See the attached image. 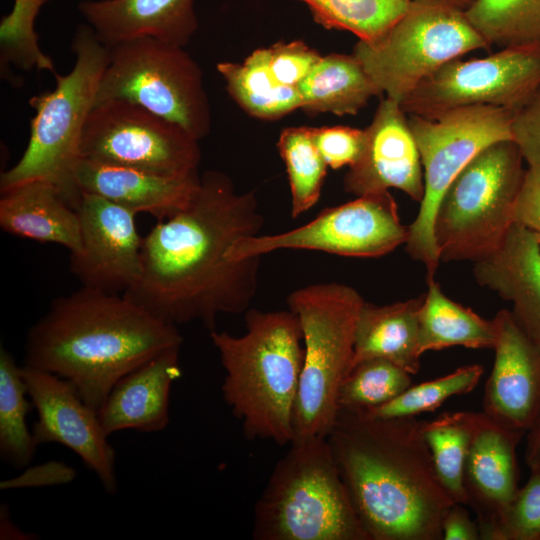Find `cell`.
Returning <instances> with one entry per match:
<instances>
[{
	"label": "cell",
	"instance_id": "43",
	"mask_svg": "<svg viewBox=\"0 0 540 540\" xmlns=\"http://www.w3.org/2000/svg\"><path fill=\"white\" fill-rule=\"evenodd\" d=\"M464 504L453 503L442 521L443 540H480L476 521L471 520Z\"/></svg>",
	"mask_w": 540,
	"mask_h": 540
},
{
	"label": "cell",
	"instance_id": "3",
	"mask_svg": "<svg viewBox=\"0 0 540 540\" xmlns=\"http://www.w3.org/2000/svg\"><path fill=\"white\" fill-rule=\"evenodd\" d=\"M183 342L164 323L123 295L82 287L53 300L30 327L25 364L69 381L99 411L118 380Z\"/></svg>",
	"mask_w": 540,
	"mask_h": 540
},
{
	"label": "cell",
	"instance_id": "17",
	"mask_svg": "<svg viewBox=\"0 0 540 540\" xmlns=\"http://www.w3.org/2000/svg\"><path fill=\"white\" fill-rule=\"evenodd\" d=\"M364 130V150L349 167L343 179L344 190L359 197L396 188L421 202L423 167L409 118L401 104L385 97Z\"/></svg>",
	"mask_w": 540,
	"mask_h": 540
},
{
	"label": "cell",
	"instance_id": "44",
	"mask_svg": "<svg viewBox=\"0 0 540 540\" xmlns=\"http://www.w3.org/2000/svg\"><path fill=\"white\" fill-rule=\"evenodd\" d=\"M525 459L531 473L540 475V416L528 430Z\"/></svg>",
	"mask_w": 540,
	"mask_h": 540
},
{
	"label": "cell",
	"instance_id": "23",
	"mask_svg": "<svg viewBox=\"0 0 540 540\" xmlns=\"http://www.w3.org/2000/svg\"><path fill=\"white\" fill-rule=\"evenodd\" d=\"M194 0H99L78 5L97 38L107 47L152 37L184 47L198 28Z\"/></svg>",
	"mask_w": 540,
	"mask_h": 540
},
{
	"label": "cell",
	"instance_id": "8",
	"mask_svg": "<svg viewBox=\"0 0 540 540\" xmlns=\"http://www.w3.org/2000/svg\"><path fill=\"white\" fill-rule=\"evenodd\" d=\"M524 161L513 140L480 151L443 194L434 218L440 261L471 260L492 253L512 224Z\"/></svg>",
	"mask_w": 540,
	"mask_h": 540
},
{
	"label": "cell",
	"instance_id": "13",
	"mask_svg": "<svg viewBox=\"0 0 540 540\" xmlns=\"http://www.w3.org/2000/svg\"><path fill=\"white\" fill-rule=\"evenodd\" d=\"M540 86V43L504 47L487 57L454 59L400 103L407 115L432 117L467 106L515 111Z\"/></svg>",
	"mask_w": 540,
	"mask_h": 540
},
{
	"label": "cell",
	"instance_id": "24",
	"mask_svg": "<svg viewBox=\"0 0 540 540\" xmlns=\"http://www.w3.org/2000/svg\"><path fill=\"white\" fill-rule=\"evenodd\" d=\"M0 226L12 235L80 251L77 210L55 184L32 180L1 192Z\"/></svg>",
	"mask_w": 540,
	"mask_h": 540
},
{
	"label": "cell",
	"instance_id": "7",
	"mask_svg": "<svg viewBox=\"0 0 540 540\" xmlns=\"http://www.w3.org/2000/svg\"><path fill=\"white\" fill-rule=\"evenodd\" d=\"M364 302L354 288L335 282L308 285L287 297L304 343L293 439L327 437L331 431L338 414V390L351 368Z\"/></svg>",
	"mask_w": 540,
	"mask_h": 540
},
{
	"label": "cell",
	"instance_id": "22",
	"mask_svg": "<svg viewBox=\"0 0 540 540\" xmlns=\"http://www.w3.org/2000/svg\"><path fill=\"white\" fill-rule=\"evenodd\" d=\"M180 347L167 349L124 375L98 411L104 432H159L169 423V395L181 376Z\"/></svg>",
	"mask_w": 540,
	"mask_h": 540
},
{
	"label": "cell",
	"instance_id": "36",
	"mask_svg": "<svg viewBox=\"0 0 540 540\" xmlns=\"http://www.w3.org/2000/svg\"><path fill=\"white\" fill-rule=\"evenodd\" d=\"M48 0H14L11 12L0 24L1 70L10 64L23 71L33 68L56 73L53 61L39 47L34 29L36 16Z\"/></svg>",
	"mask_w": 540,
	"mask_h": 540
},
{
	"label": "cell",
	"instance_id": "42",
	"mask_svg": "<svg viewBox=\"0 0 540 540\" xmlns=\"http://www.w3.org/2000/svg\"><path fill=\"white\" fill-rule=\"evenodd\" d=\"M76 471L59 461H50L25 470L21 475L1 481L0 489L32 488L65 484L74 480Z\"/></svg>",
	"mask_w": 540,
	"mask_h": 540
},
{
	"label": "cell",
	"instance_id": "35",
	"mask_svg": "<svg viewBox=\"0 0 540 540\" xmlns=\"http://www.w3.org/2000/svg\"><path fill=\"white\" fill-rule=\"evenodd\" d=\"M484 373L483 366H463L443 377L409 386L391 401L367 412L373 418L412 417L436 410L449 398L470 393Z\"/></svg>",
	"mask_w": 540,
	"mask_h": 540
},
{
	"label": "cell",
	"instance_id": "16",
	"mask_svg": "<svg viewBox=\"0 0 540 540\" xmlns=\"http://www.w3.org/2000/svg\"><path fill=\"white\" fill-rule=\"evenodd\" d=\"M75 209L80 219L81 248L70 254V271L82 287L125 293L141 273L143 237L137 231V214L82 191Z\"/></svg>",
	"mask_w": 540,
	"mask_h": 540
},
{
	"label": "cell",
	"instance_id": "39",
	"mask_svg": "<svg viewBox=\"0 0 540 540\" xmlns=\"http://www.w3.org/2000/svg\"><path fill=\"white\" fill-rule=\"evenodd\" d=\"M315 144L332 169L353 166L361 157L365 146V130L348 126L312 128Z\"/></svg>",
	"mask_w": 540,
	"mask_h": 540
},
{
	"label": "cell",
	"instance_id": "6",
	"mask_svg": "<svg viewBox=\"0 0 540 540\" xmlns=\"http://www.w3.org/2000/svg\"><path fill=\"white\" fill-rule=\"evenodd\" d=\"M72 50L75 63L71 71L55 73V89L30 99L35 115L28 145L19 161L2 172L1 192L28 181L46 180L59 187L75 208L80 191L73 172L80 159L83 130L109 61V48L84 25L75 33Z\"/></svg>",
	"mask_w": 540,
	"mask_h": 540
},
{
	"label": "cell",
	"instance_id": "15",
	"mask_svg": "<svg viewBox=\"0 0 540 540\" xmlns=\"http://www.w3.org/2000/svg\"><path fill=\"white\" fill-rule=\"evenodd\" d=\"M21 373L38 414L32 429L36 443H59L69 448L96 474L104 490L115 494L116 454L98 411L81 398L69 381L53 373L27 364L21 366Z\"/></svg>",
	"mask_w": 540,
	"mask_h": 540
},
{
	"label": "cell",
	"instance_id": "33",
	"mask_svg": "<svg viewBox=\"0 0 540 540\" xmlns=\"http://www.w3.org/2000/svg\"><path fill=\"white\" fill-rule=\"evenodd\" d=\"M326 29L351 32L373 42L405 13L412 0H297Z\"/></svg>",
	"mask_w": 540,
	"mask_h": 540
},
{
	"label": "cell",
	"instance_id": "25",
	"mask_svg": "<svg viewBox=\"0 0 540 540\" xmlns=\"http://www.w3.org/2000/svg\"><path fill=\"white\" fill-rule=\"evenodd\" d=\"M423 301L424 295L384 306L364 302L356 325L351 368L366 359L383 358L416 374L420 369L419 312Z\"/></svg>",
	"mask_w": 540,
	"mask_h": 540
},
{
	"label": "cell",
	"instance_id": "21",
	"mask_svg": "<svg viewBox=\"0 0 540 540\" xmlns=\"http://www.w3.org/2000/svg\"><path fill=\"white\" fill-rule=\"evenodd\" d=\"M474 263L476 281L512 302L515 321L540 348V236L512 223L501 244Z\"/></svg>",
	"mask_w": 540,
	"mask_h": 540
},
{
	"label": "cell",
	"instance_id": "19",
	"mask_svg": "<svg viewBox=\"0 0 540 540\" xmlns=\"http://www.w3.org/2000/svg\"><path fill=\"white\" fill-rule=\"evenodd\" d=\"M495 359L486 382L483 412L511 429L528 432L540 416V348L511 311L496 316Z\"/></svg>",
	"mask_w": 540,
	"mask_h": 540
},
{
	"label": "cell",
	"instance_id": "38",
	"mask_svg": "<svg viewBox=\"0 0 540 540\" xmlns=\"http://www.w3.org/2000/svg\"><path fill=\"white\" fill-rule=\"evenodd\" d=\"M269 67L278 82L298 87L322 56L301 40L277 42L268 47Z\"/></svg>",
	"mask_w": 540,
	"mask_h": 540
},
{
	"label": "cell",
	"instance_id": "29",
	"mask_svg": "<svg viewBox=\"0 0 540 540\" xmlns=\"http://www.w3.org/2000/svg\"><path fill=\"white\" fill-rule=\"evenodd\" d=\"M33 403L28 395L21 366L5 348L0 350V456L20 469L28 466L36 452L26 416Z\"/></svg>",
	"mask_w": 540,
	"mask_h": 540
},
{
	"label": "cell",
	"instance_id": "41",
	"mask_svg": "<svg viewBox=\"0 0 540 540\" xmlns=\"http://www.w3.org/2000/svg\"><path fill=\"white\" fill-rule=\"evenodd\" d=\"M512 223L540 236V166H528L512 209Z\"/></svg>",
	"mask_w": 540,
	"mask_h": 540
},
{
	"label": "cell",
	"instance_id": "4",
	"mask_svg": "<svg viewBox=\"0 0 540 540\" xmlns=\"http://www.w3.org/2000/svg\"><path fill=\"white\" fill-rule=\"evenodd\" d=\"M246 333L213 330L210 337L225 370V403L251 440L290 444L304 360L302 331L291 310L245 312Z\"/></svg>",
	"mask_w": 540,
	"mask_h": 540
},
{
	"label": "cell",
	"instance_id": "12",
	"mask_svg": "<svg viewBox=\"0 0 540 540\" xmlns=\"http://www.w3.org/2000/svg\"><path fill=\"white\" fill-rule=\"evenodd\" d=\"M80 158L162 175L198 171L199 140L179 125L137 104H95L86 121Z\"/></svg>",
	"mask_w": 540,
	"mask_h": 540
},
{
	"label": "cell",
	"instance_id": "10",
	"mask_svg": "<svg viewBox=\"0 0 540 540\" xmlns=\"http://www.w3.org/2000/svg\"><path fill=\"white\" fill-rule=\"evenodd\" d=\"M109 48L96 103L125 100L186 130L197 140L211 130V112L199 65L183 49L152 37Z\"/></svg>",
	"mask_w": 540,
	"mask_h": 540
},
{
	"label": "cell",
	"instance_id": "9",
	"mask_svg": "<svg viewBox=\"0 0 540 540\" xmlns=\"http://www.w3.org/2000/svg\"><path fill=\"white\" fill-rule=\"evenodd\" d=\"M490 47L463 10L436 0H412L380 38L359 40L353 55L380 93L401 103L444 64Z\"/></svg>",
	"mask_w": 540,
	"mask_h": 540
},
{
	"label": "cell",
	"instance_id": "28",
	"mask_svg": "<svg viewBox=\"0 0 540 540\" xmlns=\"http://www.w3.org/2000/svg\"><path fill=\"white\" fill-rule=\"evenodd\" d=\"M228 94L248 115L277 120L302 108L298 87L283 85L269 67L267 48L254 50L243 62L217 64Z\"/></svg>",
	"mask_w": 540,
	"mask_h": 540
},
{
	"label": "cell",
	"instance_id": "37",
	"mask_svg": "<svg viewBox=\"0 0 540 540\" xmlns=\"http://www.w3.org/2000/svg\"><path fill=\"white\" fill-rule=\"evenodd\" d=\"M492 540H540V475L519 488Z\"/></svg>",
	"mask_w": 540,
	"mask_h": 540
},
{
	"label": "cell",
	"instance_id": "5",
	"mask_svg": "<svg viewBox=\"0 0 540 540\" xmlns=\"http://www.w3.org/2000/svg\"><path fill=\"white\" fill-rule=\"evenodd\" d=\"M255 540H368L327 437L293 439L254 506Z\"/></svg>",
	"mask_w": 540,
	"mask_h": 540
},
{
	"label": "cell",
	"instance_id": "30",
	"mask_svg": "<svg viewBox=\"0 0 540 540\" xmlns=\"http://www.w3.org/2000/svg\"><path fill=\"white\" fill-rule=\"evenodd\" d=\"M473 430V412H444L423 421L422 432L437 475L455 503L467 505L464 469Z\"/></svg>",
	"mask_w": 540,
	"mask_h": 540
},
{
	"label": "cell",
	"instance_id": "11",
	"mask_svg": "<svg viewBox=\"0 0 540 540\" xmlns=\"http://www.w3.org/2000/svg\"><path fill=\"white\" fill-rule=\"evenodd\" d=\"M514 111L494 106H467L432 117L408 115L424 175V195L408 226L406 252L424 264L433 278L440 258L434 239V218L440 200L461 170L484 148L513 140Z\"/></svg>",
	"mask_w": 540,
	"mask_h": 540
},
{
	"label": "cell",
	"instance_id": "34",
	"mask_svg": "<svg viewBox=\"0 0 540 540\" xmlns=\"http://www.w3.org/2000/svg\"><path fill=\"white\" fill-rule=\"evenodd\" d=\"M411 385V374L387 359L360 361L340 384L338 411L367 412L391 401Z\"/></svg>",
	"mask_w": 540,
	"mask_h": 540
},
{
	"label": "cell",
	"instance_id": "40",
	"mask_svg": "<svg viewBox=\"0 0 540 540\" xmlns=\"http://www.w3.org/2000/svg\"><path fill=\"white\" fill-rule=\"evenodd\" d=\"M511 130L528 166H540V86L514 111Z\"/></svg>",
	"mask_w": 540,
	"mask_h": 540
},
{
	"label": "cell",
	"instance_id": "45",
	"mask_svg": "<svg viewBox=\"0 0 540 540\" xmlns=\"http://www.w3.org/2000/svg\"><path fill=\"white\" fill-rule=\"evenodd\" d=\"M0 538L6 539H35L21 531L12 521L9 509L5 504L0 507Z\"/></svg>",
	"mask_w": 540,
	"mask_h": 540
},
{
	"label": "cell",
	"instance_id": "26",
	"mask_svg": "<svg viewBox=\"0 0 540 540\" xmlns=\"http://www.w3.org/2000/svg\"><path fill=\"white\" fill-rule=\"evenodd\" d=\"M308 114L356 115L379 89L352 54H328L298 86Z\"/></svg>",
	"mask_w": 540,
	"mask_h": 540
},
{
	"label": "cell",
	"instance_id": "20",
	"mask_svg": "<svg viewBox=\"0 0 540 540\" xmlns=\"http://www.w3.org/2000/svg\"><path fill=\"white\" fill-rule=\"evenodd\" d=\"M73 180L79 191L99 195L136 214L145 212L163 221L188 206L199 187L200 175L198 171L162 175L80 158Z\"/></svg>",
	"mask_w": 540,
	"mask_h": 540
},
{
	"label": "cell",
	"instance_id": "1",
	"mask_svg": "<svg viewBox=\"0 0 540 540\" xmlns=\"http://www.w3.org/2000/svg\"><path fill=\"white\" fill-rule=\"evenodd\" d=\"M263 224L255 190L204 172L188 206L143 237L141 273L124 296L164 323L216 330L220 314L245 313L256 295L261 256L236 260L231 248Z\"/></svg>",
	"mask_w": 540,
	"mask_h": 540
},
{
	"label": "cell",
	"instance_id": "32",
	"mask_svg": "<svg viewBox=\"0 0 540 540\" xmlns=\"http://www.w3.org/2000/svg\"><path fill=\"white\" fill-rule=\"evenodd\" d=\"M277 148L288 175L291 216L297 218L318 202L328 165L315 144L312 127L283 129Z\"/></svg>",
	"mask_w": 540,
	"mask_h": 540
},
{
	"label": "cell",
	"instance_id": "31",
	"mask_svg": "<svg viewBox=\"0 0 540 540\" xmlns=\"http://www.w3.org/2000/svg\"><path fill=\"white\" fill-rule=\"evenodd\" d=\"M464 13L490 46L540 43V0H475Z\"/></svg>",
	"mask_w": 540,
	"mask_h": 540
},
{
	"label": "cell",
	"instance_id": "14",
	"mask_svg": "<svg viewBox=\"0 0 540 540\" xmlns=\"http://www.w3.org/2000/svg\"><path fill=\"white\" fill-rule=\"evenodd\" d=\"M408 238L389 191L357 197L323 209L309 223L275 235L240 238L231 257L241 260L280 249L316 250L348 257H379Z\"/></svg>",
	"mask_w": 540,
	"mask_h": 540
},
{
	"label": "cell",
	"instance_id": "2",
	"mask_svg": "<svg viewBox=\"0 0 540 540\" xmlns=\"http://www.w3.org/2000/svg\"><path fill=\"white\" fill-rule=\"evenodd\" d=\"M422 423L338 411L327 440L368 540H442L455 502L437 475Z\"/></svg>",
	"mask_w": 540,
	"mask_h": 540
},
{
	"label": "cell",
	"instance_id": "46",
	"mask_svg": "<svg viewBox=\"0 0 540 540\" xmlns=\"http://www.w3.org/2000/svg\"><path fill=\"white\" fill-rule=\"evenodd\" d=\"M453 5L463 11H465L475 0H436Z\"/></svg>",
	"mask_w": 540,
	"mask_h": 540
},
{
	"label": "cell",
	"instance_id": "18",
	"mask_svg": "<svg viewBox=\"0 0 540 540\" xmlns=\"http://www.w3.org/2000/svg\"><path fill=\"white\" fill-rule=\"evenodd\" d=\"M524 434L499 424L483 411L473 412L464 487L480 540H492L519 489L516 447Z\"/></svg>",
	"mask_w": 540,
	"mask_h": 540
},
{
	"label": "cell",
	"instance_id": "27",
	"mask_svg": "<svg viewBox=\"0 0 540 540\" xmlns=\"http://www.w3.org/2000/svg\"><path fill=\"white\" fill-rule=\"evenodd\" d=\"M428 291L419 312V351H437L452 346L494 348L497 339L495 319L486 320L457 302L428 279Z\"/></svg>",
	"mask_w": 540,
	"mask_h": 540
}]
</instances>
